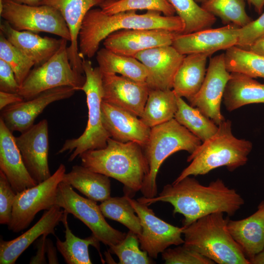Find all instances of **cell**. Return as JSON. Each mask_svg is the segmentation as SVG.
<instances>
[{"instance_id": "6da1fadb", "label": "cell", "mask_w": 264, "mask_h": 264, "mask_svg": "<svg viewBox=\"0 0 264 264\" xmlns=\"http://www.w3.org/2000/svg\"><path fill=\"white\" fill-rule=\"evenodd\" d=\"M137 200L147 205L159 201L169 203L173 206L174 214L183 216L184 227L213 213L222 212L233 216L244 203L242 196L227 187L222 180L218 178L204 185L190 176L166 184L157 196L142 197Z\"/></svg>"}, {"instance_id": "7a4b0ae2", "label": "cell", "mask_w": 264, "mask_h": 264, "mask_svg": "<svg viewBox=\"0 0 264 264\" xmlns=\"http://www.w3.org/2000/svg\"><path fill=\"white\" fill-rule=\"evenodd\" d=\"M130 10L108 15L101 9H91L83 21L79 34V53L84 57H93L97 52L100 43L112 33L123 29H161L182 33L185 28L178 16H166L157 11H147L138 14Z\"/></svg>"}, {"instance_id": "3957f363", "label": "cell", "mask_w": 264, "mask_h": 264, "mask_svg": "<svg viewBox=\"0 0 264 264\" xmlns=\"http://www.w3.org/2000/svg\"><path fill=\"white\" fill-rule=\"evenodd\" d=\"M79 157L82 165L120 182L125 195L130 198L141 190L149 173L143 148L133 142L110 137L105 148L87 151Z\"/></svg>"}, {"instance_id": "277c9868", "label": "cell", "mask_w": 264, "mask_h": 264, "mask_svg": "<svg viewBox=\"0 0 264 264\" xmlns=\"http://www.w3.org/2000/svg\"><path fill=\"white\" fill-rule=\"evenodd\" d=\"M218 126L217 132L188 157L187 161L191 163L173 183L188 176L205 175L222 166L232 172L246 163L252 143L234 136L229 120H225Z\"/></svg>"}, {"instance_id": "5b68a950", "label": "cell", "mask_w": 264, "mask_h": 264, "mask_svg": "<svg viewBox=\"0 0 264 264\" xmlns=\"http://www.w3.org/2000/svg\"><path fill=\"white\" fill-rule=\"evenodd\" d=\"M223 213H213L184 227V244L219 264H250L227 228Z\"/></svg>"}, {"instance_id": "8992f818", "label": "cell", "mask_w": 264, "mask_h": 264, "mask_svg": "<svg viewBox=\"0 0 264 264\" xmlns=\"http://www.w3.org/2000/svg\"><path fill=\"white\" fill-rule=\"evenodd\" d=\"M201 141L175 118L151 128L148 141L143 148L149 166V173L140 190L143 197L157 196L156 177L160 166L173 154L186 151L190 154Z\"/></svg>"}, {"instance_id": "52a82bcc", "label": "cell", "mask_w": 264, "mask_h": 264, "mask_svg": "<svg viewBox=\"0 0 264 264\" xmlns=\"http://www.w3.org/2000/svg\"><path fill=\"white\" fill-rule=\"evenodd\" d=\"M83 68L86 81L81 90L86 95L88 119L83 133L76 138L66 140L58 152L57 154L73 151L68 161H72L87 151L105 148L110 137L102 120L103 74L98 66L94 68L91 61L88 60H83Z\"/></svg>"}, {"instance_id": "ba28073f", "label": "cell", "mask_w": 264, "mask_h": 264, "mask_svg": "<svg viewBox=\"0 0 264 264\" xmlns=\"http://www.w3.org/2000/svg\"><path fill=\"white\" fill-rule=\"evenodd\" d=\"M67 41L64 39L60 48L47 61L31 70L18 91L24 100L59 87L69 86L76 90L81 89L86 76L72 67L68 57Z\"/></svg>"}, {"instance_id": "9c48e42d", "label": "cell", "mask_w": 264, "mask_h": 264, "mask_svg": "<svg viewBox=\"0 0 264 264\" xmlns=\"http://www.w3.org/2000/svg\"><path fill=\"white\" fill-rule=\"evenodd\" d=\"M0 15L16 30L47 32L70 42L65 20L60 12L51 6H31L12 0H0Z\"/></svg>"}, {"instance_id": "30bf717a", "label": "cell", "mask_w": 264, "mask_h": 264, "mask_svg": "<svg viewBox=\"0 0 264 264\" xmlns=\"http://www.w3.org/2000/svg\"><path fill=\"white\" fill-rule=\"evenodd\" d=\"M55 205L80 220L92 235L106 245L119 243L126 235L107 222L96 201L81 196L71 186L63 181L58 185Z\"/></svg>"}, {"instance_id": "8fae6325", "label": "cell", "mask_w": 264, "mask_h": 264, "mask_svg": "<svg viewBox=\"0 0 264 264\" xmlns=\"http://www.w3.org/2000/svg\"><path fill=\"white\" fill-rule=\"evenodd\" d=\"M66 167L61 164L46 180L16 194L8 229L18 233L26 228L36 215L55 205L57 189L66 174Z\"/></svg>"}, {"instance_id": "7c38bea8", "label": "cell", "mask_w": 264, "mask_h": 264, "mask_svg": "<svg viewBox=\"0 0 264 264\" xmlns=\"http://www.w3.org/2000/svg\"><path fill=\"white\" fill-rule=\"evenodd\" d=\"M127 198L140 220L142 232L137 236L140 247L150 257L157 259L158 254L170 246L184 243L183 226L179 227L165 221L157 217L147 204Z\"/></svg>"}, {"instance_id": "4fadbf2b", "label": "cell", "mask_w": 264, "mask_h": 264, "mask_svg": "<svg viewBox=\"0 0 264 264\" xmlns=\"http://www.w3.org/2000/svg\"><path fill=\"white\" fill-rule=\"evenodd\" d=\"M230 78L225 63L224 53L211 57L202 85L196 95L189 101L218 126L225 119L220 105L226 84Z\"/></svg>"}, {"instance_id": "5bb4252c", "label": "cell", "mask_w": 264, "mask_h": 264, "mask_svg": "<svg viewBox=\"0 0 264 264\" xmlns=\"http://www.w3.org/2000/svg\"><path fill=\"white\" fill-rule=\"evenodd\" d=\"M24 165L32 177L38 184L51 176L48 162V125L46 119L15 136Z\"/></svg>"}, {"instance_id": "9a60e30c", "label": "cell", "mask_w": 264, "mask_h": 264, "mask_svg": "<svg viewBox=\"0 0 264 264\" xmlns=\"http://www.w3.org/2000/svg\"><path fill=\"white\" fill-rule=\"evenodd\" d=\"M76 91L69 86L44 91L27 100L10 105L1 110L0 118L11 131L21 133L34 125L36 118L50 104L71 97Z\"/></svg>"}, {"instance_id": "2e32d148", "label": "cell", "mask_w": 264, "mask_h": 264, "mask_svg": "<svg viewBox=\"0 0 264 264\" xmlns=\"http://www.w3.org/2000/svg\"><path fill=\"white\" fill-rule=\"evenodd\" d=\"M185 56L169 45L141 51L134 58L146 68L149 89L167 90L172 89L174 77Z\"/></svg>"}, {"instance_id": "e0dca14e", "label": "cell", "mask_w": 264, "mask_h": 264, "mask_svg": "<svg viewBox=\"0 0 264 264\" xmlns=\"http://www.w3.org/2000/svg\"><path fill=\"white\" fill-rule=\"evenodd\" d=\"M240 27L227 24L217 28H208L189 34L178 33L172 45L180 53L186 55L194 53L215 52L237 45Z\"/></svg>"}, {"instance_id": "ac0fdd59", "label": "cell", "mask_w": 264, "mask_h": 264, "mask_svg": "<svg viewBox=\"0 0 264 264\" xmlns=\"http://www.w3.org/2000/svg\"><path fill=\"white\" fill-rule=\"evenodd\" d=\"M102 74L103 101L140 117L149 92L146 82L116 74Z\"/></svg>"}, {"instance_id": "d6986e66", "label": "cell", "mask_w": 264, "mask_h": 264, "mask_svg": "<svg viewBox=\"0 0 264 264\" xmlns=\"http://www.w3.org/2000/svg\"><path fill=\"white\" fill-rule=\"evenodd\" d=\"M177 34L161 29H123L109 35L103 44L115 53L135 57L138 53L146 49L172 45Z\"/></svg>"}, {"instance_id": "ffe728a7", "label": "cell", "mask_w": 264, "mask_h": 264, "mask_svg": "<svg viewBox=\"0 0 264 264\" xmlns=\"http://www.w3.org/2000/svg\"><path fill=\"white\" fill-rule=\"evenodd\" d=\"M102 120L110 138L121 142H133L143 148L146 145L151 128L140 117L102 101Z\"/></svg>"}, {"instance_id": "44dd1931", "label": "cell", "mask_w": 264, "mask_h": 264, "mask_svg": "<svg viewBox=\"0 0 264 264\" xmlns=\"http://www.w3.org/2000/svg\"><path fill=\"white\" fill-rule=\"evenodd\" d=\"M103 0H42L40 5H46L58 10L65 20L70 35V44L67 47L70 64L76 71L84 73L83 61L79 53L78 38L80 28L87 12L99 5Z\"/></svg>"}, {"instance_id": "7402d4cb", "label": "cell", "mask_w": 264, "mask_h": 264, "mask_svg": "<svg viewBox=\"0 0 264 264\" xmlns=\"http://www.w3.org/2000/svg\"><path fill=\"white\" fill-rule=\"evenodd\" d=\"M0 170L16 194L38 184L24 165L12 132L0 118Z\"/></svg>"}, {"instance_id": "603a6c76", "label": "cell", "mask_w": 264, "mask_h": 264, "mask_svg": "<svg viewBox=\"0 0 264 264\" xmlns=\"http://www.w3.org/2000/svg\"><path fill=\"white\" fill-rule=\"evenodd\" d=\"M64 211L55 205L46 210L40 219L18 237L0 242V264H14L19 256L36 240L44 234L55 235V228L62 222Z\"/></svg>"}, {"instance_id": "cb8c5ba5", "label": "cell", "mask_w": 264, "mask_h": 264, "mask_svg": "<svg viewBox=\"0 0 264 264\" xmlns=\"http://www.w3.org/2000/svg\"><path fill=\"white\" fill-rule=\"evenodd\" d=\"M0 31L15 47L39 66L47 61L60 48L64 39L41 37L29 31H19L6 21L0 24Z\"/></svg>"}, {"instance_id": "d4e9b609", "label": "cell", "mask_w": 264, "mask_h": 264, "mask_svg": "<svg viewBox=\"0 0 264 264\" xmlns=\"http://www.w3.org/2000/svg\"><path fill=\"white\" fill-rule=\"evenodd\" d=\"M227 225L230 234L250 263L264 248V200L254 213L240 220L228 219Z\"/></svg>"}, {"instance_id": "484cf974", "label": "cell", "mask_w": 264, "mask_h": 264, "mask_svg": "<svg viewBox=\"0 0 264 264\" xmlns=\"http://www.w3.org/2000/svg\"><path fill=\"white\" fill-rule=\"evenodd\" d=\"M207 53L186 55L178 68L173 80V88L180 97L189 102L199 91L206 73Z\"/></svg>"}, {"instance_id": "4316f807", "label": "cell", "mask_w": 264, "mask_h": 264, "mask_svg": "<svg viewBox=\"0 0 264 264\" xmlns=\"http://www.w3.org/2000/svg\"><path fill=\"white\" fill-rule=\"evenodd\" d=\"M222 101L229 111L250 104L264 103V84L245 74L231 72Z\"/></svg>"}, {"instance_id": "83f0119b", "label": "cell", "mask_w": 264, "mask_h": 264, "mask_svg": "<svg viewBox=\"0 0 264 264\" xmlns=\"http://www.w3.org/2000/svg\"><path fill=\"white\" fill-rule=\"evenodd\" d=\"M62 181L75 188L88 198L101 202L110 197L109 177L83 165H74L64 175Z\"/></svg>"}, {"instance_id": "f1b7e54d", "label": "cell", "mask_w": 264, "mask_h": 264, "mask_svg": "<svg viewBox=\"0 0 264 264\" xmlns=\"http://www.w3.org/2000/svg\"><path fill=\"white\" fill-rule=\"evenodd\" d=\"M96 59L103 73L119 74L137 82H146V68L134 57L120 55L104 47L97 51Z\"/></svg>"}, {"instance_id": "f546056e", "label": "cell", "mask_w": 264, "mask_h": 264, "mask_svg": "<svg viewBox=\"0 0 264 264\" xmlns=\"http://www.w3.org/2000/svg\"><path fill=\"white\" fill-rule=\"evenodd\" d=\"M177 110L176 95L173 89H149L141 120L152 128L173 118Z\"/></svg>"}, {"instance_id": "4dcf8cb0", "label": "cell", "mask_w": 264, "mask_h": 264, "mask_svg": "<svg viewBox=\"0 0 264 264\" xmlns=\"http://www.w3.org/2000/svg\"><path fill=\"white\" fill-rule=\"evenodd\" d=\"M64 211L63 222L65 228V241L56 239V247L67 264H91L88 247H94L100 252V241L93 235L81 239L75 236L70 230L67 221L68 214Z\"/></svg>"}, {"instance_id": "1f68e13d", "label": "cell", "mask_w": 264, "mask_h": 264, "mask_svg": "<svg viewBox=\"0 0 264 264\" xmlns=\"http://www.w3.org/2000/svg\"><path fill=\"white\" fill-rule=\"evenodd\" d=\"M177 110L174 118L198 138L202 142L213 136L219 126L197 108L187 104L176 95Z\"/></svg>"}, {"instance_id": "d6a6232c", "label": "cell", "mask_w": 264, "mask_h": 264, "mask_svg": "<svg viewBox=\"0 0 264 264\" xmlns=\"http://www.w3.org/2000/svg\"><path fill=\"white\" fill-rule=\"evenodd\" d=\"M226 68L229 72H238L252 78H264V57L248 49L233 46L224 53Z\"/></svg>"}, {"instance_id": "836d02e7", "label": "cell", "mask_w": 264, "mask_h": 264, "mask_svg": "<svg viewBox=\"0 0 264 264\" xmlns=\"http://www.w3.org/2000/svg\"><path fill=\"white\" fill-rule=\"evenodd\" d=\"M185 24L181 34L210 28L216 18L205 11L195 0H168Z\"/></svg>"}, {"instance_id": "e575fe53", "label": "cell", "mask_w": 264, "mask_h": 264, "mask_svg": "<svg viewBox=\"0 0 264 264\" xmlns=\"http://www.w3.org/2000/svg\"><path fill=\"white\" fill-rule=\"evenodd\" d=\"M200 6L226 25L232 24L241 28L253 21L245 11L244 0H208Z\"/></svg>"}, {"instance_id": "d590c367", "label": "cell", "mask_w": 264, "mask_h": 264, "mask_svg": "<svg viewBox=\"0 0 264 264\" xmlns=\"http://www.w3.org/2000/svg\"><path fill=\"white\" fill-rule=\"evenodd\" d=\"M99 207L105 218L119 222L137 236L141 234L140 219L127 196L110 197L102 202Z\"/></svg>"}, {"instance_id": "8d00e7d4", "label": "cell", "mask_w": 264, "mask_h": 264, "mask_svg": "<svg viewBox=\"0 0 264 264\" xmlns=\"http://www.w3.org/2000/svg\"><path fill=\"white\" fill-rule=\"evenodd\" d=\"M108 15L130 10L157 11L164 16H174L176 11L168 0H103L99 5Z\"/></svg>"}, {"instance_id": "74e56055", "label": "cell", "mask_w": 264, "mask_h": 264, "mask_svg": "<svg viewBox=\"0 0 264 264\" xmlns=\"http://www.w3.org/2000/svg\"><path fill=\"white\" fill-rule=\"evenodd\" d=\"M109 251L115 254L120 264H150L154 261L140 247L138 236L131 231L119 243L109 246Z\"/></svg>"}, {"instance_id": "f35d334b", "label": "cell", "mask_w": 264, "mask_h": 264, "mask_svg": "<svg viewBox=\"0 0 264 264\" xmlns=\"http://www.w3.org/2000/svg\"><path fill=\"white\" fill-rule=\"evenodd\" d=\"M0 59L5 61L12 68L20 86L28 76L34 63L13 45L0 32Z\"/></svg>"}, {"instance_id": "ab89813d", "label": "cell", "mask_w": 264, "mask_h": 264, "mask_svg": "<svg viewBox=\"0 0 264 264\" xmlns=\"http://www.w3.org/2000/svg\"><path fill=\"white\" fill-rule=\"evenodd\" d=\"M174 248H167L161 253L166 264H214L211 260L183 244Z\"/></svg>"}, {"instance_id": "60d3db41", "label": "cell", "mask_w": 264, "mask_h": 264, "mask_svg": "<svg viewBox=\"0 0 264 264\" xmlns=\"http://www.w3.org/2000/svg\"><path fill=\"white\" fill-rule=\"evenodd\" d=\"M16 193L4 173L0 170V223L8 225L12 218Z\"/></svg>"}, {"instance_id": "b9f144b4", "label": "cell", "mask_w": 264, "mask_h": 264, "mask_svg": "<svg viewBox=\"0 0 264 264\" xmlns=\"http://www.w3.org/2000/svg\"><path fill=\"white\" fill-rule=\"evenodd\" d=\"M236 46L246 49L253 42L264 35V12L254 21L240 28Z\"/></svg>"}, {"instance_id": "7bdbcfd3", "label": "cell", "mask_w": 264, "mask_h": 264, "mask_svg": "<svg viewBox=\"0 0 264 264\" xmlns=\"http://www.w3.org/2000/svg\"><path fill=\"white\" fill-rule=\"evenodd\" d=\"M20 86L11 66L0 59V91L18 93Z\"/></svg>"}, {"instance_id": "ee69618b", "label": "cell", "mask_w": 264, "mask_h": 264, "mask_svg": "<svg viewBox=\"0 0 264 264\" xmlns=\"http://www.w3.org/2000/svg\"><path fill=\"white\" fill-rule=\"evenodd\" d=\"M44 234L38 239L36 242L37 252L30 261V264H46L45 254L46 252V237Z\"/></svg>"}, {"instance_id": "f6af8a7d", "label": "cell", "mask_w": 264, "mask_h": 264, "mask_svg": "<svg viewBox=\"0 0 264 264\" xmlns=\"http://www.w3.org/2000/svg\"><path fill=\"white\" fill-rule=\"evenodd\" d=\"M23 98L18 93L0 91V110L16 103L24 101Z\"/></svg>"}, {"instance_id": "bcb514c9", "label": "cell", "mask_w": 264, "mask_h": 264, "mask_svg": "<svg viewBox=\"0 0 264 264\" xmlns=\"http://www.w3.org/2000/svg\"><path fill=\"white\" fill-rule=\"evenodd\" d=\"M246 49L264 57V35L256 40Z\"/></svg>"}, {"instance_id": "7dc6e473", "label": "cell", "mask_w": 264, "mask_h": 264, "mask_svg": "<svg viewBox=\"0 0 264 264\" xmlns=\"http://www.w3.org/2000/svg\"><path fill=\"white\" fill-rule=\"evenodd\" d=\"M46 253L49 264H58L56 248L49 239L46 240Z\"/></svg>"}, {"instance_id": "c3c4849f", "label": "cell", "mask_w": 264, "mask_h": 264, "mask_svg": "<svg viewBox=\"0 0 264 264\" xmlns=\"http://www.w3.org/2000/svg\"><path fill=\"white\" fill-rule=\"evenodd\" d=\"M249 6H252L259 14H262L264 7V0H246Z\"/></svg>"}, {"instance_id": "681fc988", "label": "cell", "mask_w": 264, "mask_h": 264, "mask_svg": "<svg viewBox=\"0 0 264 264\" xmlns=\"http://www.w3.org/2000/svg\"><path fill=\"white\" fill-rule=\"evenodd\" d=\"M250 264H264V248L250 261Z\"/></svg>"}, {"instance_id": "f907efd6", "label": "cell", "mask_w": 264, "mask_h": 264, "mask_svg": "<svg viewBox=\"0 0 264 264\" xmlns=\"http://www.w3.org/2000/svg\"><path fill=\"white\" fill-rule=\"evenodd\" d=\"M17 3L26 4L31 6L39 5L42 0H12Z\"/></svg>"}, {"instance_id": "816d5d0a", "label": "cell", "mask_w": 264, "mask_h": 264, "mask_svg": "<svg viewBox=\"0 0 264 264\" xmlns=\"http://www.w3.org/2000/svg\"><path fill=\"white\" fill-rule=\"evenodd\" d=\"M197 3H200L201 4L205 2L208 0H195Z\"/></svg>"}]
</instances>
